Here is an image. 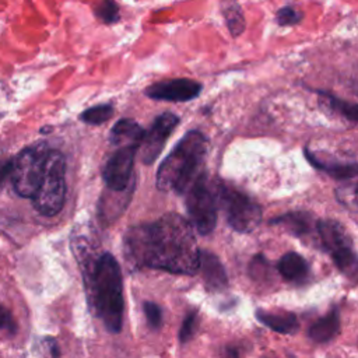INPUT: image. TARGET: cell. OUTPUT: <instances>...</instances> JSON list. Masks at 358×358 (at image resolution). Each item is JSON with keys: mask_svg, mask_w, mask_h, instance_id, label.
Returning a JSON list of instances; mask_svg holds the SVG:
<instances>
[{"mask_svg": "<svg viewBox=\"0 0 358 358\" xmlns=\"http://www.w3.org/2000/svg\"><path fill=\"white\" fill-rule=\"evenodd\" d=\"M124 255L136 266L193 275L200 268L193 225L176 213H169L151 224L127 231Z\"/></svg>", "mask_w": 358, "mask_h": 358, "instance_id": "6da1fadb", "label": "cell"}, {"mask_svg": "<svg viewBox=\"0 0 358 358\" xmlns=\"http://www.w3.org/2000/svg\"><path fill=\"white\" fill-rule=\"evenodd\" d=\"M90 303L110 333L122 330L123 281L120 267L110 253H101L94 270L84 277Z\"/></svg>", "mask_w": 358, "mask_h": 358, "instance_id": "7a4b0ae2", "label": "cell"}, {"mask_svg": "<svg viewBox=\"0 0 358 358\" xmlns=\"http://www.w3.org/2000/svg\"><path fill=\"white\" fill-rule=\"evenodd\" d=\"M206 152V137L196 130L186 133L162 161L157 173L158 189L186 193L203 173Z\"/></svg>", "mask_w": 358, "mask_h": 358, "instance_id": "3957f363", "label": "cell"}, {"mask_svg": "<svg viewBox=\"0 0 358 358\" xmlns=\"http://www.w3.org/2000/svg\"><path fill=\"white\" fill-rule=\"evenodd\" d=\"M64 172V157L57 150H50L46 158L42 182L32 197V204L39 214L52 217L62 210L66 194Z\"/></svg>", "mask_w": 358, "mask_h": 358, "instance_id": "277c9868", "label": "cell"}, {"mask_svg": "<svg viewBox=\"0 0 358 358\" xmlns=\"http://www.w3.org/2000/svg\"><path fill=\"white\" fill-rule=\"evenodd\" d=\"M316 231L338 271L347 278L358 281V253L345 228L338 221L327 218L317 221Z\"/></svg>", "mask_w": 358, "mask_h": 358, "instance_id": "5b68a950", "label": "cell"}, {"mask_svg": "<svg viewBox=\"0 0 358 358\" xmlns=\"http://www.w3.org/2000/svg\"><path fill=\"white\" fill-rule=\"evenodd\" d=\"M217 196L218 206L222 207L227 222L234 231L248 234L257 228L263 213L250 196L224 183L217 185Z\"/></svg>", "mask_w": 358, "mask_h": 358, "instance_id": "8992f818", "label": "cell"}, {"mask_svg": "<svg viewBox=\"0 0 358 358\" xmlns=\"http://www.w3.org/2000/svg\"><path fill=\"white\" fill-rule=\"evenodd\" d=\"M217 185L218 183H211L203 172L186 192V207L190 224L201 235L213 232L217 224Z\"/></svg>", "mask_w": 358, "mask_h": 358, "instance_id": "52a82bcc", "label": "cell"}, {"mask_svg": "<svg viewBox=\"0 0 358 358\" xmlns=\"http://www.w3.org/2000/svg\"><path fill=\"white\" fill-rule=\"evenodd\" d=\"M49 148L45 143H38L24 148L13 159L11 180L14 190L21 197L32 199L42 182Z\"/></svg>", "mask_w": 358, "mask_h": 358, "instance_id": "ba28073f", "label": "cell"}, {"mask_svg": "<svg viewBox=\"0 0 358 358\" xmlns=\"http://www.w3.org/2000/svg\"><path fill=\"white\" fill-rule=\"evenodd\" d=\"M305 157L331 178L350 179L358 175V141H344L336 148L306 147Z\"/></svg>", "mask_w": 358, "mask_h": 358, "instance_id": "9c48e42d", "label": "cell"}, {"mask_svg": "<svg viewBox=\"0 0 358 358\" xmlns=\"http://www.w3.org/2000/svg\"><path fill=\"white\" fill-rule=\"evenodd\" d=\"M179 119L173 113H162L155 117L150 130L145 133L144 140L140 145V158L143 164H152L161 154L166 140L178 126Z\"/></svg>", "mask_w": 358, "mask_h": 358, "instance_id": "30bf717a", "label": "cell"}, {"mask_svg": "<svg viewBox=\"0 0 358 358\" xmlns=\"http://www.w3.org/2000/svg\"><path fill=\"white\" fill-rule=\"evenodd\" d=\"M137 151L138 147H117L108 158L102 176L110 190L123 192L127 189Z\"/></svg>", "mask_w": 358, "mask_h": 358, "instance_id": "8fae6325", "label": "cell"}, {"mask_svg": "<svg viewBox=\"0 0 358 358\" xmlns=\"http://www.w3.org/2000/svg\"><path fill=\"white\" fill-rule=\"evenodd\" d=\"M201 91V85L197 81L189 78H175L159 81L145 88V95L158 101L185 102L196 98Z\"/></svg>", "mask_w": 358, "mask_h": 358, "instance_id": "7c38bea8", "label": "cell"}, {"mask_svg": "<svg viewBox=\"0 0 358 358\" xmlns=\"http://www.w3.org/2000/svg\"><path fill=\"white\" fill-rule=\"evenodd\" d=\"M204 282L211 291H221L228 285V277L220 259L207 250H200V268Z\"/></svg>", "mask_w": 358, "mask_h": 358, "instance_id": "4fadbf2b", "label": "cell"}, {"mask_svg": "<svg viewBox=\"0 0 358 358\" xmlns=\"http://www.w3.org/2000/svg\"><path fill=\"white\" fill-rule=\"evenodd\" d=\"M277 268L284 280L295 284L305 282L310 274L309 263L296 252H288L282 255L278 260Z\"/></svg>", "mask_w": 358, "mask_h": 358, "instance_id": "5bb4252c", "label": "cell"}, {"mask_svg": "<svg viewBox=\"0 0 358 358\" xmlns=\"http://www.w3.org/2000/svg\"><path fill=\"white\" fill-rule=\"evenodd\" d=\"M271 225H280L285 228L294 236L309 235L313 228L317 227V221L308 211H291L270 220Z\"/></svg>", "mask_w": 358, "mask_h": 358, "instance_id": "9a60e30c", "label": "cell"}, {"mask_svg": "<svg viewBox=\"0 0 358 358\" xmlns=\"http://www.w3.org/2000/svg\"><path fill=\"white\" fill-rule=\"evenodd\" d=\"M144 129L134 120L122 119L110 131V143L117 147H138L144 140Z\"/></svg>", "mask_w": 358, "mask_h": 358, "instance_id": "2e32d148", "label": "cell"}, {"mask_svg": "<svg viewBox=\"0 0 358 358\" xmlns=\"http://www.w3.org/2000/svg\"><path fill=\"white\" fill-rule=\"evenodd\" d=\"M256 319L270 330L280 334H294L299 329V322L292 312H273L257 309Z\"/></svg>", "mask_w": 358, "mask_h": 358, "instance_id": "e0dca14e", "label": "cell"}, {"mask_svg": "<svg viewBox=\"0 0 358 358\" xmlns=\"http://www.w3.org/2000/svg\"><path fill=\"white\" fill-rule=\"evenodd\" d=\"M340 331V313L337 308H331L330 312L309 326L308 336L315 343H327L333 340Z\"/></svg>", "mask_w": 358, "mask_h": 358, "instance_id": "ac0fdd59", "label": "cell"}, {"mask_svg": "<svg viewBox=\"0 0 358 358\" xmlns=\"http://www.w3.org/2000/svg\"><path fill=\"white\" fill-rule=\"evenodd\" d=\"M222 15L225 18L227 27L234 38L239 36L245 29V18L241 6L236 0H222L221 3Z\"/></svg>", "mask_w": 358, "mask_h": 358, "instance_id": "d6986e66", "label": "cell"}, {"mask_svg": "<svg viewBox=\"0 0 358 358\" xmlns=\"http://www.w3.org/2000/svg\"><path fill=\"white\" fill-rule=\"evenodd\" d=\"M320 98L324 99L326 106L329 109H331L333 112L338 113L340 116H343L351 122L358 123V103L357 102L344 101V99H340V98H337L334 95H329V94H322Z\"/></svg>", "mask_w": 358, "mask_h": 358, "instance_id": "ffe728a7", "label": "cell"}, {"mask_svg": "<svg viewBox=\"0 0 358 358\" xmlns=\"http://www.w3.org/2000/svg\"><path fill=\"white\" fill-rule=\"evenodd\" d=\"M113 115L112 105H98L84 110L80 115V119L88 124H101L106 122Z\"/></svg>", "mask_w": 358, "mask_h": 358, "instance_id": "44dd1931", "label": "cell"}, {"mask_svg": "<svg viewBox=\"0 0 358 358\" xmlns=\"http://www.w3.org/2000/svg\"><path fill=\"white\" fill-rule=\"evenodd\" d=\"M94 11L105 24H113L119 20V7L113 0H102L95 6Z\"/></svg>", "mask_w": 358, "mask_h": 358, "instance_id": "7402d4cb", "label": "cell"}, {"mask_svg": "<svg viewBox=\"0 0 358 358\" xmlns=\"http://www.w3.org/2000/svg\"><path fill=\"white\" fill-rule=\"evenodd\" d=\"M275 20L281 27L295 25L302 20V13L298 11L296 8L291 7V6H285V7H282L277 11Z\"/></svg>", "mask_w": 358, "mask_h": 358, "instance_id": "603a6c76", "label": "cell"}, {"mask_svg": "<svg viewBox=\"0 0 358 358\" xmlns=\"http://www.w3.org/2000/svg\"><path fill=\"white\" fill-rule=\"evenodd\" d=\"M197 322H199L197 312H190L185 317V320L182 323V327H180V331H179V337H180L182 343L189 341L194 336V331L197 329Z\"/></svg>", "mask_w": 358, "mask_h": 358, "instance_id": "cb8c5ba5", "label": "cell"}, {"mask_svg": "<svg viewBox=\"0 0 358 358\" xmlns=\"http://www.w3.org/2000/svg\"><path fill=\"white\" fill-rule=\"evenodd\" d=\"M144 313L147 317V322L151 329H159L162 323V310L161 308L154 302H144Z\"/></svg>", "mask_w": 358, "mask_h": 358, "instance_id": "d4e9b609", "label": "cell"}, {"mask_svg": "<svg viewBox=\"0 0 358 358\" xmlns=\"http://www.w3.org/2000/svg\"><path fill=\"white\" fill-rule=\"evenodd\" d=\"M268 263L263 255H256L249 266V274L253 280H262L263 274L268 273Z\"/></svg>", "mask_w": 358, "mask_h": 358, "instance_id": "484cf974", "label": "cell"}, {"mask_svg": "<svg viewBox=\"0 0 358 358\" xmlns=\"http://www.w3.org/2000/svg\"><path fill=\"white\" fill-rule=\"evenodd\" d=\"M0 330H6L10 333H14L17 330V323L13 315L3 305H0Z\"/></svg>", "mask_w": 358, "mask_h": 358, "instance_id": "4316f807", "label": "cell"}, {"mask_svg": "<svg viewBox=\"0 0 358 358\" xmlns=\"http://www.w3.org/2000/svg\"><path fill=\"white\" fill-rule=\"evenodd\" d=\"M11 172H13V159L0 162V187L6 180V178L11 176Z\"/></svg>", "mask_w": 358, "mask_h": 358, "instance_id": "83f0119b", "label": "cell"}, {"mask_svg": "<svg viewBox=\"0 0 358 358\" xmlns=\"http://www.w3.org/2000/svg\"><path fill=\"white\" fill-rule=\"evenodd\" d=\"M357 193H358V186H357Z\"/></svg>", "mask_w": 358, "mask_h": 358, "instance_id": "f1b7e54d", "label": "cell"}]
</instances>
